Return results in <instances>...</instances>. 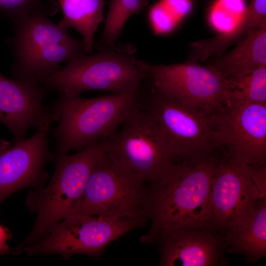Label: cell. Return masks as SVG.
<instances>
[{"mask_svg": "<svg viewBox=\"0 0 266 266\" xmlns=\"http://www.w3.org/2000/svg\"><path fill=\"white\" fill-rule=\"evenodd\" d=\"M219 160L211 155L199 161L177 162L161 182L149 185L147 216L151 225L141 242L156 243L179 228L214 230L210 195Z\"/></svg>", "mask_w": 266, "mask_h": 266, "instance_id": "6da1fadb", "label": "cell"}, {"mask_svg": "<svg viewBox=\"0 0 266 266\" xmlns=\"http://www.w3.org/2000/svg\"><path fill=\"white\" fill-rule=\"evenodd\" d=\"M104 156L101 142L74 154L56 153L49 183L30 190L27 196L26 207L36 218L29 234L13 250L14 254L40 239L59 221L79 212L88 180Z\"/></svg>", "mask_w": 266, "mask_h": 266, "instance_id": "7a4b0ae2", "label": "cell"}, {"mask_svg": "<svg viewBox=\"0 0 266 266\" xmlns=\"http://www.w3.org/2000/svg\"><path fill=\"white\" fill-rule=\"evenodd\" d=\"M136 92L111 93L92 98L59 94L50 109L56 153L81 150L112 135L139 104Z\"/></svg>", "mask_w": 266, "mask_h": 266, "instance_id": "3957f363", "label": "cell"}, {"mask_svg": "<svg viewBox=\"0 0 266 266\" xmlns=\"http://www.w3.org/2000/svg\"><path fill=\"white\" fill-rule=\"evenodd\" d=\"M14 36L10 39L14 63L11 71L15 79L43 83L60 65L84 53L82 40L54 23L43 8L12 19Z\"/></svg>", "mask_w": 266, "mask_h": 266, "instance_id": "277c9868", "label": "cell"}, {"mask_svg": "<svg viewBox=\"0 0 266 266\" xmlns=\"http://www.w3.org/2000/svg\"><path fill=\"white\" fill-rule=\"evenodd\" d=\"M101 144L110 162L148 186L161 182L177 162L165 135L139 104L117 131Z\"/></svg>", "mask_w": 266, "mask_h": 266, "instance_id": "5b68a950", "label": "cell"}, {"mask_svg": "<svg viewBox=\"0 0 266 266\" xmlns=\"http://www.w3.org/2000/svg\"><path fill=\"white\" fill-rule=\"evenodd\" d=\"M136 49L129 44L102 46L99 53L78 54L44 82L50 90L69 97L91 90L136 92L147 75L139 67Z\"/></svg>", "mask_w": 266, "mask_h": 266, "instance_id": "8992f818", "label": "cell"}, {"mask_svg": "<svg viewBox=\"0 0 266 266\" xmlns=\"http://www.w3.org/2000/svg\"><path fill=\"white\" fill-rule=\"evenodd\" d=\"M144 222L78 212L56 223L44 236L22 248L18 254L60 255L65 259L75 254L98 257L112 242Z\"/></svg>", "mask_w": 266, "mask_h": 266, "instance_id": "52a82bcc", "label": "cell"}, {"mask_svg": "<svg viewBox=\"0 0 266 266\" xmlns=\"http://www.w3.org/2000/svg\"><path fill=\"white\" fill-rule=\"evenodd\" d=\"M137 64L155 89L187 106L212 115L229 102L232 82L208 65L189 60L172 65Z\"/></svg>", "mask_w": 266, "mask_h": 266, "instance_id": "ba28073f", "label": "cell"}, {"mask_svg": "<svg viewBox=\"0 0 266 266\" xmlns=\"http://www.w3.org/2000/svg\"><path fill=\"white\" fill-rule=\"evenodd\" d=\"M139 105L157 124L178 161H201L216 149L211 114L167 97L154 87L145 96L140 93Z\"/></svg>", "mask_w": 266, "mask_h": 266, "instance_id": "9c48e42d", "label": "cell"}, {"mask_svg": "<svg viewBox=\"0 0 266 266\" xmlns=\"http://www.w3.org/2000/svg\"><path fill=\"white\" fill-rule=\"evenodd\" d=\"M148 189V185L125 174L104 155L88 180L79 212L145 222Z\"/></svg>", "mask_w": 266, "mask_h": 266, "instance_id": "30bf717a", "label": "cell"}, {"mask_svg": "<svg viewBox=\"0 0 266 266\" xmlns=\"http://www.w3.org/2000/svg\"><path fill=\"white\" fill-rule=\"evenodd\" d=\"M215 149L247 165H266V104L231 102L211 115Z\"/></svg>", "mask_w": 266, "mask_h": 266, "instance_id": "8fae6325", "label": "cell"}, {"mask_svg": "<svg viewBox=\"0 0 266 266\" xmlns=\"http://www.w3.org/2000/svg\"><path fill=\"white\" fill-rule=\"evenodd\" d=\"M266 200L254 181L250 165L230 158L219 159L215 168L210 195L213 226L221 234L244 222Z\"/></svg>", "mask_w": 266, "mask_h": 266, "instance_id": "7c38bea8", "label": "cell"}, {"mask_svg": "<svg viewBox=\"0 0 266 266\" xmlns=\"http://www.w3.org/2000/svg\"><path fill=\"white\" fill-rule=\"evenodd\" d=\"M51 122L46 120L31 137L13 145L0 140V203L20 189L44 186L45 166L55 159L49 146Z\"/></svg>", "mask_w": 266, "mask_h": 266, "instance_id": "4fadbf2b", "label": "cell"}, {"mask_svg": "<svg viewBox=\"0 0 266 266\" xmlns=\"http://www.w3.org/2000/svg\"><path fill=\"white\" fill-rule=\"evenodd\" d=\"M50 90L43 83L10 79L0 73V123L11 133L14 143L26 139L28 131L51 119L43 103Z\"/></svg>", "mask_w": 266, "mask_h": 266, "instance_id": "5bb4252c", "label": "cell"}, {"mask_svg": "<svg viewBox=\"0 0 266 266\" xmlns=\"http://www.w3.org/2000/svg\"><path fill=\"white\" fill-rule=\"evenodd\" d=\"M156 243L161 266H221L228 263L223 235L214 230L179 228L168 232Z\"/></svg>", "mask_w": 266, "mask_h": 266, "instance_id": "9a60e30c", "label": "cell"}, {"mask_svg": "<svg viewBox=\"0 0 266 266\" xmlns=\"http://www.w3.org/2000/svg\"><path fill=\"white\" fill-rule=\"evenodd\" d=\"M208 66L232 82L266 66V25L250 32L236 46Z\"/></svg>", "mask_w": 266, "mask_h": 266, "instance_id": "2e32d148", "label": "cell"}, {"mask_svg": "<svg viewBox=\"0 0 266 266\" xmlns=\"http://www.w3.org/2000/svg\"><path fill=\"white\" fill-rule=\"evenodd\" d=\"M266 25V0H250L241 18L230 30L211 38L198 40L190 45L189 60L204 61L220 56L233 44L237 43L252 30Z\"/></svg>", "mask_w": 266, "mask_h": 266, "instance_id": "e0dca14e", "label": "cell"}, {"mask_svg": "<svg viewBox=\"0 0 266 266\" xmlns=\"http://www.w3.org/2000/svg\"><path fill=\"white\" fill-rule=\"evenodd\" d=\"M225 252L244 256L247 263L256 264L266 256V200L262 201L243 223L222 234Z\"/></svg>", "mask_w": 266, "mask_h": 266, "instance_id": "ac0fdd59", "label": "cell"}, {"mask_svg": "<svg viewBox=\"0 0 266 266\" xmlns=\"http://www.w3.org/2000/svg\"><path fill=\"white\" fill-rule=\"evenodd\" d=\"M63 18L58 23L67 30L72 28L82 36L84 50L92 53L94 37L99 25L103 21V0H57Z\"/></svg>", "mask_w": 266, "mask_h": 266, "instance_id": "d6986e66", "label": "cell"}, {"mask_svg": "<svg viewBox=\"0 0 266 266\" xmlns=\"http://www.w3.org/2000/svg\"><path fill=\"white\" fill-rule=\"evenodd\" d=\"M147 0H111L104 29L101 34L102 46L115 45L127 20L132 15L138 14L145 9Z\"/></svg>", "mask_w": 266, "mask_h": 266, "instance_id": "ffe728a7", "label": "cell"}, {"mask_svg": "<svg viewBox=\"0 0 266 266\" xmlns=\"http://www.w3.org/2000/svg\"><path fill=\"white\" fill-rule=\"evenodd\" d=\"M232 82L233 90L229 102L266 104V66L258 67Z\"/></svg>", "mask_w": 266, "mask_h": 266, "instance_id": "44dd1931", "label": "cell"}, {"mask_svg": "<svg viewBox=\"0 0 266 266\" xmlns=\"http://www.w3.org/2000/svg\"><path fill=\"white\" fill-rule=\"evenodd\" d=\"M39 8L41 0H0V13L12 19Z\"/></svg>", "mask_w": 266, "mask_h": 266, "instance_id": "7402d4cb", "label": "cell"}, {"mask_svg": "<svg viewBox=\"0 0 266 266\" xmlns=\"http://www.w3.org/2000/svg\"><path fill=\"white\" fill-rule=\"evenodd\" d=\"M11 234L9 230L0 224V255H5L9 252L7 241L10 239Z\"/></svg>", "mask_w": 266, "mask_h": 266, "instance_id": "603a6c76", "label": "cell"}]
</instances>
